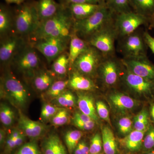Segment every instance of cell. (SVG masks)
<instances>
[{
  "label": "cell",
  "mask_w": 154,
  "mask_h": 154,
  "mask_svg": "<svg viewBox=\"0 0 154 154\" xmlns=\"http://www.w3.org/2000/svg\"><path fill=\"white\" fill-rule=\"evenodd\" d=\"M22 38L17 36H9L1 43L0 60L8 63L12 60L23 45Z\"/></svg>",
  "instance_id": "2e32d148"
},
{
  "label": "cell",
  "mask_w": 154,
  "mask_h": 154,
  "mask_svg": "<svg viewBox=\"0 0 154 154\" xmlns=\"http://www.w3.org/2000/svg\"><path fill=\"white\" fill-rule=\"evenodd\" d=\"M103 148L105 154H118L117 142L110 127L104 126L102 130Z\"/></svg>",
  "instance_id": "cb8c5ba5"
},
{
  "label": "cell",
  "mask_w": 154,
  "mask_h": 154,
  "mask_svg": "<svg viewBox=\"0 0 154 154\" xmlns=\"http://www.w3.org/2000/svg\"><path fill=\"white\" fill-rule=\"evenodd\" d=\"M8 4H15L20 5L24 3L26 0H5Z\"/></svg>",
  "instance_id": "f907efd6"
},
{
  "label": "cell",
  "mask_w": 154,
  "mask_h": 154,
  "mask_svg": "<svg viewBox=\"0 0 154 154\" xmlns=\"http://www.w3.org/2000/svg\"><path fill=\"white\" fill-rule=\"evenodd\" d=\"M146 131L134 130L124 137L119 140L120 146L130 152H136L142 149L143 143Z\"/></svg>",
  "instance_id": "ac0fdd59"
},
{
  "label": "cell",
  "mask_w": 154,
  "mask_h": 154,
  "mask_svg": "<svg viewBox=\"0 0 154 154\" xmlns=\"http://www.w3.org/2000/svg\"><path fill=\"white\" fill-rule=\"evenodd\" d=\"M115 15L105 3L90 17L75 21L74 31L80 38L88 42L97 31L112 21Z\"/></svg>",
  "instance_id": "7a4b0ae2"
},
{
  "label": "cell",
  "mask_w": 154,
  "mask_h": 154,
  "mask_svg": "<svg viewBox=\"0 0 154 154\" xmlns=\"http://www.w3.org/2000/svg\"><path fill=\"white\" fill-rule=\"evenodd\" d=\"M103 148L102 135L96 133L91 138L90 145V154H99Z\"/></svg>",
  "instance_id": "f35d334b"
},
{
  "label": "cell",
  "mask_w": 154,
  "mask_h": 154,
  "mask_svg": "<svg viewBox=\"0 0 154 154\" xmlns=\"http://www.w3.org/2000/svg\"><path fill=\"white\" fill-rule=\"evenodd\" d=\"M104 3V0H62L60 4L67 7L72 4H101Z\"/></svg>",
  "instance_id": "ee69618b"
},
{
  "label": "cell",
  "mask_w": 154,
  "mask_h": 154,
  "mask_svg": "<svg viewBox=\"0 0 154 154\" xmlns=\"http://www.w3.org/2000/svg\"><path fill=\"white\" fill-rule=\"evenodd\" d=\"M60 108L49 103L45 104L42 108L40 114L42 120L44 122L51 121Z\"/></svg>",
  "instance_id": "8d00e7d4"
},
{
  "label": "cell",
  "mask_w": 154,
  "mask_h": 154,
  "mask_svg": "<svg viewBox=\"0 0 154 154\" xmlns=\"http://www.w3.org/2000/svg\"><path fill=\"white\" fill-rule=\"evenodd\" d=\"M142 154H154V149L149 151L144 152Z\"/></svg>",
  "instance_id": "db71d44e"
},
{
  "label": "cell",
  "mask_w": 154,
  "mask_h": 154,
  "mask_svg": "<svg viewBox=\"0 0 154 154\" xmlns=\"http://www.w3.org/2000/svg\"><path fill=\"white\" fill-rule=\"evenodd\" d=\"M39 57L33 46H27L21 51L16 59L19 70L25 74L34 75L39 65Z\"/></svg>",
  "instance_id": "4fadbf2b"
},
{
  "label": "cell",
  "mask_w": 154,
  "mask_h": 154,
  "mask_svg": "<svg viewBox=\"0 0 154 154\" xmlns=\"http://www.w3.org/2000/svg\"><path fill=\"white\" fill-rule=\"evenodd\" d=\"M114 19L97 31L88 41L90 45L98 49L105 57L116 55L115 42L118 37Z\"/></svg>",
  "instance_id": "5b68a950"
},
{
  "label": "cell",
  "mask_w": 154,
  "mask_h": 154,
  "mask_svg": "<svg viewBox=\"0 0 154 154\" xmlns=\"http://www.w3.org/2000/svg\"><path fill=\"white\" fill-rule=\"evenodd\" d=\"M114 24L118 39L134 33L142 25L149 26V19L131 11L115 15Z\"/></svg>",
  "instance_id": "ba28073f"
},
{
  "label": "cell",
  "mask_w": 154,
  "mask_h": 154,
  "mask_svg": "<svg viewBox=\"0 0 154 154\" xmlns=\"http://www.w3.org/2000/svg\"><path fill=\"white\" fill-rule=\"evenodd\" d=\"M104 3L101 4H72L69 5L67 7L75 21H77L90 17L98 11Z\"/></svg>",
  "instance_id": "ffe728a7"
},
{
  "label": "cell",
  "mask_w": 154,
  "mask_h": 154,
  "mask_svg": "<svg viewBox=\"0 0 154 154\" xmlns=\"http://www.w3.org/2000/svg\"><path fill=\"white\" fill-rule=\"evenodd\" d=\"M73 116L84 122H88L94 121L91 117L84 114L80 111H76V112H75Z\"/></svg>",
  "instance_id": "c3c4849f"
},
{
  "label": "cell",
  "mask_w": 154,
  "mask_h": 154,
  "mask_svg": "<svg viewBox=\"0 0 154 154\" xmlns=\"http://www.w3.org/2000/svg\"><path fill=\"white\" fill-rule=\"evenodd\" d=\"M6 139V131L3 128H1L0 130V145L1 148L5 143Z\"/></svg>",
  "instance_id": "681fc988"
},
{
  "label": "cell",
  "mask_w": 154,
  "mask_h": 154,
  "mask_svg": "<svg viewBox=\"0 0 154 154\" xmlns=\"http://www.w3.org/2000/svg\"><path fill=\"white\" fill-rule=\"evenodd\" d=\"M96 107L99 117L105 120L111 126L110 112L106 104L102 101H98L96 103Z\"/></svg>",
  "instance_id": "ab89813d"
},
{
  "label": "cell",
  "mask_w": 154,
  "mask_h": 154,
  "mask_svg": "<svg viewBox=\"0 0 154 154\" xmlns=\"http://www.w3.org/2000/svg\"><path fill=\"white\" fill-rule=\"evenodd\" d=\"M143 37L147 47L154 54V37L150 35L148 31H145L143 33Z\"/></svg>",
  "instance_id": "7dc6e473"
},
{
  "label": "cell",
  "mask_w": 154,
  "mask_h": 154,
  "mask_svg": "<svg viewBox=\"0 0 154 154\" xmlns=\"http://www.w3.org/2000/svg\"><path fill=\"white\" fill-rule=\"evenodd\" d=\"M117 125L119 132L125 137L133 131L134 121L130 116H125L119 119Z\"/></svg>",
  "instance_id": "e575fe53"
},
{
  "label": "cell",
  "mask_w": 154,
  "mask_h": 154,
  "mask_svg": "<svg viewBox=\"0 0 154 154\" xmlns=\"http://www.w3.org/2000/svg\"><path fill=\"white\" fill-rule=\"evenodd\" d=\"M149 28L154 29V14L152 17L150 18L149 21Z\"/></svg>",
  "instance_id": "f5cc1de1"
},
{
  "label": "cell",
  "mask_w": 154,
  "mask_h": 154,
  "mask_svg": "<svg viewBox=\"0 0 154 154\" xmlns=\"http://www.w3.org/2000/svg\"><path fill=\"white\" fill-rule=\"evenodd\" d=\"M14 154H41L38 146L34 142L23 144Z\"/></svg>",
  "instance_id": "60d3db41"
},
{
  "label": "cell",
  "mask_w": 154,
  "mask_h": 154,
  "mask_svg": "<svg viewBox=\"0 0 154 154\" xmlns=\"http://www.w3.org/2000/svg\"><path fill=\"white\" fill-rule=\"evenodd\" d=\"M89 45L88 42L80 38L73 31L70 40L68 52L70 69H72L75 61L78 57L85 51Z\"/></svg>",
  "instance_id": "44dd1931"
},
{
  "label": "cell",
  "mask_w": 154,
  "mask_h": 154,
  "mask_svg": "<svg viewBox=\"0 0 154 154\" xmlns=\"http://www.w3.org/2000/svg\"><path fill=\"white\" fill-rule=\"evenodd\" d=\"M68 83V79L54 81L47 91H45V97L48 100L53 101L66 90Z\"/></svg>",
  "instance_id": "83f0119b"
},
{
  "label": "cell",
  "mask_w": 154,
  "mask_h": 154,
  "mask_svg": "<svg viewBox=\"0 0 154 154\" xmlns=\"http://www.w3.org/2000/svg\"><path fill=\"white\" fill-rule=\"evenodd\" d=\"M105 3L116 15L131 11V0H106Z\"/></svg>",
  "instance_id": "1f68e13d"
},
{
  "label": "cell",
  "mask_w": 154,
  "mask_h": 154,
  "mask_svg": "<svg viewBox=\"0 0 154 154\" xmlns=\"http://www.w3.org/2000/svg\"><path fill=\"white\" fill-rule=\"evenodd\" d=\"M121 59L125 67L128 71L154 82V64L147 56L122 58Z\"/></svg>",
  "instance_id": "7c38bea8"
},
{
  "label": "cell",
  "mask_w": 154,
  "mask_h": 154,
  "mask_svg": "<svg viewBox=\"0 0 154 154\" xmlns=\"http://www.w3.org/2000/svg\"><path fill=\"white\" fill-rule=\"evenodd\" d=\"M70 120V116L68 110L66 108L60 107L50 121L53 125L59 126L68 124Z\"/></svg>",
  "instance_id": "d590c367"
},
{
  "label": "cell",
  "mask_w": 154,
  "mask_h": 154,
  "mask_svg": "<svg viewBox=\"0 0 154 154\" xmlns=\"http://www.w3.org/2000/svg\"><path fill=\"white\" fill-rule=\"evenodd\" d=\"M18 128L26 137L32 140L39 138L47 131V126L45 125L31 120L24 115L20 109H19Z\"/></svg>",
  "instance_id": "5bb4252c"
},
{
  "label": "cell",
  "mask_w": 154,
  "mask_h": 154,
  "mask_svg": "<svg viewBox=\"0 0 154 154\" xmlns=\"http://www.w3.org/2000/svg\"><path fill=\"white\" fill-rule=\"evenodd\" d=\"M54 81V74L46 70H42L34 75L33 86L37 91L45 92Z\"/></svg>",
  "instance_id": "d4e9b609"
},
{
  "label": "cell",
  "mask_w": 154,
  "mask_h": 154,
  "mask_svg": "<svg viewBox=\"0 0 154 154\" xmlns=\"http://www.w3.org/2000/svg\"><path fill=\"white\" fill-rule=\"evenodd\" d=\"M0 120L3 125L7 128L12 126L15 122V112L5 103H2L0 105Z\"/></svg>",
  "instance_id": "4dcf8cb0"
},
{
  "label": "cell",
  "mask_w": 154,
  "mask_h": 154,
  "mask_svg": "<svg viewBox=\"0 0 154 154\" xmlns=\"http://www.w3.org/2000/svg\"><path fill=\"white\" fill-rule=\"evenodd\" d=\"M119 51L123 58L134 57L147 56V46L142 34L137 30L119 38Z\"/></svg>",
  "instance_id": "9c48e42d"
},
{
  "label": "cell",
  "mask_w": 154,
  "mask_h": 154,
  "mask_svg": "<svg viewBox=\"0 0 154 154\" xmlns=\"http://www.w3.org/2000/svg\"><path fill=\"white\" fill-rule=\"evenodd\" d=\"M135 12L149 19L154 14V0H131Z\"/></svg>",
  "instance_id": "4316f807"
},
{
  "label": "cell",
  "mask_w": 154,
  "mask_h": 154,
  "mask_svg": "<svg viewBox=\"0 0 154 154\" xmlns=\"http://www.w3.org/2000/svg\"><path fill=\"white\" fill-rule=\"evenodd\" d=\"M75 22L69 8L62 5L54 16L41 22L37 30L30 36L34 41L47 37L70 39L74 31Z\"/></svg>",
  "instance_id": "6da1fadb"
},
{
  "label": "cell",
  "mask_w": 154,
  "mask_h": 154,
  "mask_svg": "<svg viewBox=\"0 0 154 154\" xmlns=\"http://www.w3.org/2000/svg\"><path fill=\"white\" fill-rule=\"evenodd\" d=\"M144 152L154 149V125H150L144 137L142 149Z\"/></svg>",
  "instance_id": "74e56055"
},
{
  "label": "cell",
  "mask_w": 154,
  "mask_h": 154,
  "mask_svg": "<svg viewBox=\"0 0 154 154\" xmlns=\"http://www.w3.org/2000/svg\"><path fill=\"white\" fill-rule=\"evenodd\" d=\"M72 123L79 129L84 131H90L96 127L97 122L95 121L84 122L73 116L72 119Z\"/></svg>",
  "instance_id": "b9f144b4"
},
{
  "label": "cell",
  "mask_w": 154,
  "mask_h": 154,
  "mask_svg": "<svg viewBox=\"0 0 154 154\" xmlns=\"http://www.w3.org/2000/svg\"><path fill=\"white\" fill-rule=\"evenodd\" d=\"M90 154V145L85 140H80L76 147L73 154Z\"/></svg>",
  "instance_id": "f6af8a7d"
},
{
  "label": "cell",
  "mask_w": 154,
  "mask_h": 154,
  "mask_svg": "<svg viewBox=\"0 0 154 154\" xmlns=\"http://www.w3.org/2000/svg\"><path fill=\"white\" fill-rule=\"evenodd\" d=\"M11 17L10 12L3 6L0 8V33L3 35L9 32L11 26Z\"/></svg>",
  "instance_id": "836d02e7"
},
{
  "label": "cell",
  "mask_w": 154,
  "mask_h": 154,
  "mask_svg": "<svg viewBox=\"0 0 154 154\" xmlns=\"http://www.w3.org/2000/svg\"><path fill=\"white\" fill-rule=\"evenodd\" d=\"M55 154H67L66 149L57 134H54Z\"/></svg>",
  "instance_id": "bcb514c9"
},
{
  "label": "cell",
  "mask_w": 154,
  "mask_h": 154,
  "mask_svg": "<svg viewBox=\"0 0 154 154\" xmlns=\"http://www.w3.org/2000/svg\"><path fill=\"white\" fill-rule=\"evenodd\" d=\"M108 100L114 110L122 115L133 110L138 105L137 100L127 94L117 91L109 94Z\"/></svg>",
  "instance_id": "9a60e30c"
},
{
  "label": "cell",
  "mask_w": 154,
  "mask_h": 154,
  "mask_svg": "<svg viewBox=\"0 0 154 154\" xmlns=\"http://www.w3.org/2000/svg\"><path fill=\"white\" fill-rule=\"evenodd\" d=\"M70 69L68 53L66 52L60 54L54 61L52 66L53 74L59 78H64Z\"/></svg>",
  "instance_id": "484cf974"
},
{
  "label": "cell",
  "mask_w": 154,
  "mask_h": 154,
  "mask_svg": "<svg viewBox=\"0 0 154 154\" xmlns=\"http://www.w3.org/2000/svg\"><path fill=\"white\" fill-rule=\"evenodd\" d=\"M77 95V104L80 111L91 117L98 123L99 117L93 97L90 94L82 91H78Z\"/></svg>",
  "instance_id": "d6986e66"
},
{
  "label": "cell",
  "mask_w": 154,
  "mask_h": 154,
  "mask_svg": "<svg viewBox=\"0 0 154 154\" xmlns=\"http://www.w3.org/2000/svg\"><path fill=\"white\" fill-rule=\"evenodd\" d=\"M26 136L21 130L14 128L7 137L5 146V154H8L15 149L21 146L24 144Z\"/></svg>",
  "instance_id": "603a6c76"
},
{
  "label": "cell",
  "mask_w": 154,
  "mask_h": 154,
  "mask_svg": "<svg viewBox=\"0 0 154 154\" xmlns=\"http://www.w3.org/2000/svg\"><path fill=\"white\" fill-rule=\"evenodd\" d=\"M124 68L122 59L116 56L105 57L98 68L97 76L105 87L113 88L120 83Z\"/></svg>",
  "instance_id": "8992f818"
},
{
  "label": "cell",
  "mask_w": 154,
  "mask_h": 154,
  "mask_svg": "<svg viewBox=\"0 0 154 154\" xmlns=\"http://www.w3.org/2000/svg\"><path fill=\"white\" fill-rule=\"evenodd\" d=\"M83 133L77 130L69 131L64 136V140L69 154H73L75 149L82 137Z\"/></svg>",
  "instance_id": "f546056e"
},
{
  "label": "cell",
  "mask_w": 154,
  "mask_h": 154,
  "mask_svg": "<svg viewBox=\"0 0 154 154\" xmlns=\"http://www.w3.org/2000/svg\"><path fill=\"white\" fill-rule=\"evenodd\" d=\"M70 40L57 37L42 38L35 41L33 47L41 53L48 62L50 63L65 52Z\"/></svg>",
  "instance_id": "30bf717a"
},
{
  "label": "cell",
  "mask_w": 154,
  "mask_h": 154,
  "mask_svg": "<svg viewBox=\"0 0 154 154\" xmlns=\"http://www.w3.org/2000/svg\"><path fill=\"white\" fill-rule=\"evenodd\" d=\"M40 24L36 2L25 3L20 7L15 21V31L19 35L30 36L38 28Z\"/></svg>",
  "instance_id": "3957f363"
},
{
  "label": "cell",
  "mask_w": 154,
  "mask_h": 154,
  "mask_svg": "<svg viewBox=\"0 0 154 154\" xmlns=\"http://www.w3.org/2000/svg\"><path fill=\"white\" fill-rule=\"evenodd\" d=\"M134 129L139 131H146L149 126V113L146 109H143L134 119Z\"/></svg>",
  "instance_id": "d6a6232c"
},
{
  "label": "cell",
  "mask_w": 154,
  "mask_h": 154,
  "mask_svg": "<svg viewBox=\"0 0 154 154\" xmlns=\"http://www.w3.org/2000/svg\"><path fill=\"white\" fill-rule=\"evenodd\" d=\"M68 87L77 91H92L96 90L98 87L93 79L80 73L72 69Z\"/></svg>",
  "instance_id": "e0dca14e"
},
{
  "label": "cell",
  "mask_w": 154,
  "mask_h": 154,
  "mask_svg": "<svg viewBox=\"0 0 154 154\" xmlns=\"http://www.w3.org/2000/svg\"><path fill=\"white\" fill-rule=\"evenodd\" d=\"M105 57L98 49L90 45L75 60L71 69L93 79L97 77L98 68Z\"/></svg>",
  "instance_id": "52a82bcc"
},
{
  "label": "cell",
  "mask_w": 154,
  "mask_h": 154,
  "mask_svg": "<svg viewBox=\"0 0 154 154\" xmlns=\"http://www.w3.org/2000/svg\"><path fill=\"white\" fill-rule=\"evenodd\" d=\"M54 134L50 135L43 141L42 145L43 154H55Z\"/></svg>",
  "instance_id": "7bdbcfd3"
},
{
  "label": "cell",
  "mask_w": 154,
  "mask_h": 154,
  "mask_svg": "<svg viewBox=\"0 0 154 154\" xmlns=\"http://www.w3.org/2000/svg\"><path fill=\"white\" fill-rule=\"evenodd\" d=\"M53 101L57 107L68 109L75 106L77 104V97L71 91L66 90Z\"/></svg>",
  "instance_id": "f1b7e54d"
},
{
  "label": "cell",
  "mask_w": 154,
  "mask_h": 154,
  "mask_svg": "<svg viewBox=\"0 0 154 154\" xmlns=\"http://www.w3.org/2000/svg\"><path fill=\"white\" fill-rule=\"evenodd\" d=\"M1 97H5L18 108L25 107L28 103V91L24 85L15 76L8 73L2 80Z\"/></svg>",
  "instance_id": "277c9868"
},
{
  "label": "cell",
  "mask_w": 154,
  "mask_h": 154,
  "mask_svg": "<svg viewBox=\"0 0 154 154\" xmlns=\"http://www.w3.org/2000/svg\"><path fill=\"white\" fill-rule=\"evenodd\" d=\"M120 83L129 91L140 96H152L154 94V82L134 74L125 67Z\"/></svg>",
  "instance_id": "8fae6325"
},
{
  "label": "cell",
  "mask_w": 154,
  "mask_h": 154,
  "mask_svg": "<svg viewBox=\"0 0 154 154\" xmlns=\"http://www.w3.org/2000/svg\"><path fill=\"white\" fill-rule=\"evenodd\" d=\"M150 115L153 121L154 122V103H152L150 107Z\"/></svg>",
  "instance_id": "816d5d0a"
},
{
  "label": "cell",
  "mask_w": 154,
  "mask_h": 154,
  "mask_svg": "<svg viewBox=\"0 0 154 154\" xmlns=\"http://www.w3.org/2000/svg\"><path fill=\"white\" fill-rule=\"evenodd\" d=\"M61 6L54 0H38L36 2V7L40 23L54 16Z\"/></svg>",
  "instance_id": "7402d4cb"
}]
</instances>
